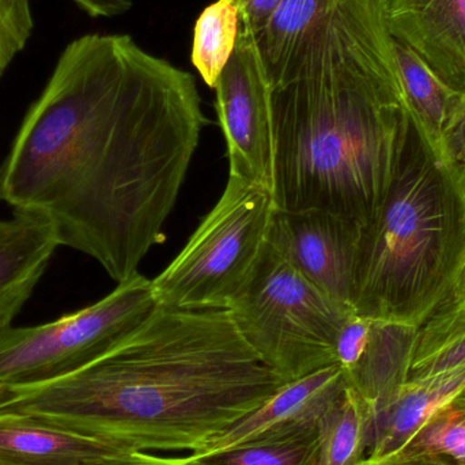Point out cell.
<instances>
[{
	"label": "cell",
	"instance_id": "cell-19",
	"mask_svg": "<svg viewBox=\"0 0 465 465\" xmlns=\"http://www.w3.org/2000/svg\"><path fill=\"white\" fill-rule=\"evenodd\" d=\"M371 406L347 385L322 423V465H358L365 460L371 442Z\"/></svg>",
	"mask_w": 465,
	"mask_h": 465
},
{
	"label": "cell",
	"instance_id": "cell-14",
	"mask_svg": "<svg viewBox=\"0 0 465 465\" xmlns=\"http://www.w3.org/2000/svg\"><path fill=\"white\" fill-rule=\"evenodd\" d=\"M119 450L29 415L0 411V465H84Z\"/></svg>",
	"mask_w": 465,
	"mask_h": 465
},
{
	"label": "cell",
	"instance_id": "cell-33",
	"mask_svg": "<svg viewBox=\"0 0 465 465\" xmlns=\"http://www.w3.org/2000/svg\"><path fill=\"white\" fill-rule=\"evenodd\" d=\"M320 465H322V463H320Z\"/></svg>",
	"mask_w": 465,
	"mask_h": 465
},
{
	"label": "cell",
	"instance_id": "cell-32",
	"mask_svg": "<svg viewBox=\"0 0 465 465\" xmlns=\"http://www.w3.org/2000/svg\"><path fill=\"white\" fill-rule=\"evenodd\" d=\"M387 2H390V0H387Z\"/></svg>",
	"mask_w": 465,
	"mask_h": 465
},
{
	"label": "cell",
	"instance_id": "cell-3",
	"mask_svg": "<svg viewBox=\"0 0 465 465\" xmlns=\"http://www.w3.org/2000/svg\"><path fill=\"white\" fill-rule=\"evenodd\" d=\"M286 384L243 341L231 312L157 305L100 360L14 391L0 411L122 450L196 453Z\"/></svg>",
	"mask_w": 465,
	"mask_h": 465
},
{
	"label": "cell",
	"instance_id": "cell-6",
	"mask_svg": "<svg viewBox=\"0 0 465 465\" xmlns=\"http://www.w3.org/2000/svg\"><path fill=\"white\" fill-rule=\"evenodd\" d=\"M273 209L270 191L229 176L214 209L153 279L158 305L228 311L262 254Z\"/></svg>",
	"mask_w": 465,
	"mask_h": 465
},
{
	"label": "cell",
	"instance_id": "cell-15",
	"mask_svg": "<svg viewBox=\"0 0 465 465\" xmlns=\"http://www.w3.org/2000/svg\"><path fill=\"white\" fill-rule=\"evenodd\" d=\"M417 331L412 325L371 319L365 349L344 376L373 414L409 380Z\"/></svg>",
	"mask_w": 465,
	"mask_h": 465
},
{
	"label": "cell",
	"instance_id": "cell-23",
	"mask_svg": "<svg viewBox=\"0 0 465 465\" xmlns=\"http://www.w3.org/2000/svg\"><path fill=\"white\" fill-rule=\"evenodd\" d=\"M30 0H0V78L33 33Z\"/></svg>",
	"mask_w": 465,
	"mask_h": 465
},
{
	"label": "cell",
	"instance_id": "cell-22",
	"mask_svg": "<svg viewBox=\"0 0 465 465\" xmlns=\"http://www.w3.org/2000/svg\"><path fill=\"white\" fill-rule=\"evenodd\" d=\"M395 456H433L465 465L464 391L437 410L417 436Z\"/></svg>",
	"mask_w": 465,
	"mask_h": 465
},
{
	"label": "cell",
	"instance_id": "cell-21",
	"mask_svg": "<svg viewBox=\"0 0 465 465\" xmlns=\"http://www.w3.org/2000/svg\"><path fill=\"white\" fill-rule=\"evenodd\" d=\"M240 35L237 0H217L196 19L191 62L207 86L214 89L231 60Z\"/></svg>",
	"mask_w": 465,
	"mask_h": 465
},
{
	"label": "cell",
	"instance_id": "cell-4",
	"mask_svg": "<svg viewBox=\"0 0 465 465\" xmlns=\"http://www.w3.org/2000/svg\"><path fill=\"white\" fill-rule=\"evenodd\" d=\"M464 256L460 177L414 125L390 193L361 232L355 313L420 327L450 292Z\"/></svg>",
	"mask_w": 465,
	"mask_h": 465
},
{
	"label": "cell",
	"instance_id": "cell-17",
	"mask_svg": "<svg viewBox=\"0 0 465 465\" xmlns=\"http://www.w3.org/2000/svg\"><path fill=\"white\" fill-rule=\"evenodd\" d=\"M336 0H282L265 26L252 35L270 87L278 82L308 33Z\"/></svg>",
	"mask_w": 465,
	"mask_h": 465
},
{
	"label": "cell",
	"instance_id": "cell-34",
	"mask_svg": "<svg viewBox=\"0 0 465 465\" xmlns=\"http://www.w3.org/2000/svg\"><path fill=\"white\" fill-rule=\"evenodd\" d=\"M464 393H465V390H464Z\"/></svg>",
	"mask_w": 465,
	"mask_h": 465
},
{
	"label": "cell",
	"instance_id": "cell-13",
	"mask_svg": "<svg viewBox=\"0 0 465 465\" xmlns=\"http://www.w3.org/2000/svg\"><path fill=\"white\" fill-rule=\"evenodd\" d=\"M465 390V365L423 379L409 380L373 414L369 460L398 455L437 410Z\"/></svg>",
	"mask_w": 465,
	"mask_h": 465
},
{
	"label": "cell",
	"instance_id": "cell-26",
	"mask_svg": "<svg viewBox=\"0 0 465 465\" xmlns=\"http://www.w3.org/2000/svg\"><path fill=\"white\" fill-rule=\"evenodd\" d=\"M240 8V32L254 35L265 26L282 0H237Z\"/></svg>",
	"mask_w": 465,
	"mask_h": 465
},
{
	"label": "cell",
	"instance_id": "cell-25",
	"mask_svg": "<svg viewBox=\"0 0 465 465\" xmlns=\"http://www.w3.org/2000/svg\"><path fill=\"white\" fill-rule=\"evenodd\" d=\"M84 465H207L202 459H193V456L184 458H169V456L153 455L143 450H119L94 459Z\"/></svg>",
	"mask_w": 465,
	"mask_h": 465
},
{
	"label": "cell",
	"instance_id": "cell-30",
	"mask_svg": "<svg viewBox=\"0 0 465 465\" xmlns=\"http://www.w3.org/2000/svg\"><path fill=\"white\" fill-rule=\"evenodd\" d=\"M8 395H10V393H8L7 391L2 390V388H0V401H5Z\"/></svg>",
	"mask_w": 465,
	"mask_h": 465
},
{
	"label": "cell",
	"instance_id": "cell-18",
	"mask_svg": "<svg viewBox=\"0 0 465 465\" xmlns=\"http://www.w3.org/2000/svg\"><path fill=\"white\" fill-rule=\"evenodd\" d=\"M324 418L265 434L202 460L207 465H320Z\"/></svg>",
	"mask_w": 465,
	"mask_h": 465
},
{
	"label": "cell",
	"instance_id": "cell-11",
	"mask_svg": "<svg viewBox=\"0 0 465 465\" xmlns=\"http://www.w3.org/2000/svg\"><path fill=\"white\" fill-rule=\"evenodd\" d=\"M347 380L341 366L332 365L284 385L262 406L235 423L193 459H206L254 441L265 434L283 430L306 420H319L343 395Z\"/></svg>",
	"mask_w": 465,
	"mask_h": 465
},
{
	"label": "cell",
	"instance_id": "cell-10",
	"mask_svg": "<svg viewBox=\"0 0 465 465\" xmlns=\"http://www.w3.org/2000/svg\"><path fill=\"white\" fill-rule=\"evenodd\" d=\"M387 25L393 40L465 95V0H390Z\"/></svg>",
	"mask_w": 465,
	"mask_h": 465
},
{
	"label": "cell",
	"instance_id": "cell-27",
	"mask_svg": "<svg viewBox=\"0 0 465 465\" xmlns=\"http://www.w3.org/2000/svg\"><path fill=\"white\" fill-rule=\"evenodd\" d=\"M93 18H112L123 15L133 7L131 0H73Z\"/></svg>",
	"mask_w": 465,
	"mask_h": 465
},
{
	"label": "cell",
	"instance_id": "cell-29",
	"mask_svg": "<svg viewBox=\"0 0 465 465\" xmlns=\"http://www.w3.org/2000/svg\"><path fill=\"white\" fill-rule=\"evenodd\" d=\"M465 303V256L458 273H456L455 281L450 286V292L445 295L444 300L437 306L436 312L448 311V309L455 308V306L463 305Z\"/></svg>",
	"mask_w": 465,
	"mask_h": 465
},
{
	"label": "cell",
	"instance_id": "cell-31",
	"mask_svg": "<svg viewBox=\"0 0 465 465\" xmlns=\"http://www.w3.org/2000/svg\"><path fill=\"white\" fill-rule=\"evenodd\" d=\"M460 184H461V188H463V193H464V195H465V174L460 179Z\"/></svg>",
	"mask_w": 465,
	"mask_h": 465
},
{
	"label": "cell",
	"instance_id": "cell-16",
	"mask_svg": "<svg viewBox=\"0 0 465 465\" xmlns=\"http://www.w3.org/2000/svg\"><path fill=\"white\" fill-rule=\"evenodd\" d=\"M393 48L412 123L440 158L442 134L465 95L448 86L409 46L393 40Z\"/></svg>",
	"mask_w": 465,
	"mask_h": 465
},
{
	"label": "cell",
	"instance_id": "cell-5",
	"mask_svg": "<svg viewBox=\"0 0 465 465\" xmlns=\"http://www.w3.org/2000/svg\"><path fill=\"white\" fill-rule=\"evenodd\" d=\"M228 311L243 341L287 382L338 365L336 336L355 313L314 286L267 242Z\"/></svg>",
	"mask_w": 465,
	"mask_h": 465
},
{
	"label": "cell",
	"instance_id": "cell-1",
	"mask_svg": "<svg viewBox=\"0 0 465 465\" xmlns=\"http://www.w3.org/2000/svg\"><path fill=\"white\" fill-rule=\"evenodd\" d=\"M207 123L193 74L131 35H82L27 111L0 199L123 283L165 241Z\"/></svg>",
	"mask_w": 465,
	"mask_h": 465
},
{
	"label": "cell",
	"instance_id": "cell-28",
	"mask_svg": "<svg viewBox=\"0 0 465 465\" xmlns=\"http://www.w3.org/2000/svg\"><path fill=\"white\" fill-rule=\"evenodd\" d=\"M358 465H458L447 459L433 458V456H393L382 460H365Z\"/></svg>",
	"mask_w": 465,
	"mask_h": 465
},
{
	"label": "cell",
	"instance_id": "cell-24",
	"mask_svg": "<svg viewBox=\"0 0 465 465\" xmlns=\"http://www.w3.org/2000/svg\"><path fill=\"white\" fill-rule=\"evenodd\" d=\"M440 160L459 177L465 174V97L442 134Z\"/></svg>",
	"mask_w": 465,
	"mask_h": 465
},
{
	"label": "cell",
	"instance_id": "cell-9",
	"mask_svg": "<svg viewBox=\"0 0 465 465\" xmlns=\"http://www.w3.org/2000/svg\"><path fill=\"white\" fill-rule=\"evenodd\" d=\"M362 229L354 221L322 210L273 209L265 242L328 297L354 311Z\"/></svg>",
	"mask_w": 465,
	"mask_h": 465
},
{
	"label": "cell",
	"instance_id": "cell-12",
	"mask_svg": "<svg viewBox=\"0 0 465 465\" xmlns=\"http://www.w3.org/2000/svg\"><path fill=\"white\" fill-rule=\"evenodd\" d=\"M60 243L40 215L14 210L0 220V331L13 327Z\"/></svg>",
	"mask_w": 465,
	"mask_h": 465
},
{
	"label": "cell",
	"instance_id": "cell-8",
	"mask_svg": "<svg viewBox=\"0 0 465 465\" xmlns=\"http://www.w3.org/2000/svg\"><path fill=\"white\" fill-rule=\"evenodd\" d=\"M214 90L218 120L228 146L229 176L272 193L270 84L248 33L238 35L234 52Z\"/></svg>",
	"mask_w": 465,
	"mask_h": 465
},
{
	"label": "cell",
	"instance_id": "cell-2",
	"mask_svg": "<svg viewBox=\"0 0 465 465\" xmlns=\"http://www.w3.org/2000/svg\"><path fill=\"white\" fill-rule=\"evenodd\" d=\"M387 0H336L270 87L275 209L365 228L403 165L414 123Z\"/></svg>",
	"mask_w": 465,
	"mask_h": 465
},
{
	"label": "cell",
	"instance_id": "cell-20",
	"mask_svg": "<svg viewBox=\"0 0 465 465\" xmlns=\"http://www.w3.org/2000/svg\"><path fill=\"white\" fill-rule=\"evenodd\" d=\"M463 365L465 303L436 312L418 327L409 380L423 379Z\"/></svg>",
	"mask_w": 465,
	"mask_h": 465
},
{
	"label": "cell",
	"instance_id": "cell-7",
	"mask_svg": "<svg viewBox=\"0 0 465 465\" xmlns=\"http://www.w3.org/2000/svg\"><path fill=\"white\" fill-rule=\"evenodd\" d=\"M142 273L93 305L45 324L0 331V388L8 393L56 381L111 351L157 308Z\"/></svg>",
	"mask_w": 465,
	"mask_h": 465
}]
</instances>
